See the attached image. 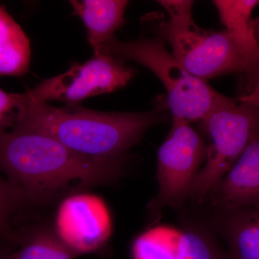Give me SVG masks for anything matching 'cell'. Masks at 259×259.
I'll use <instances>...</instances> for the list:
<instances>
[{
    "mask_svg": "<svg viewBox=\"0 0 259 259\" xmlns=\"http://www.w3.org/2000/svg\"><path fill=\"white\" fill-rule=\"evenodd\" d=\"M238 100L259 107V73L250 82L247 83L245 95L238 97Z\"/></svg>",
    "mask_w": 259,
    "mask_h": 259,
    "instance_id": "obj_18",
    "label": "cell"
},
{
    "mask_svg": "<svg viewBox=\"0 0 259 259\" xmlns=\"http://www.w3.org/2000/svg\"><path fill=\"white\" fill-rule=\"evenodd\" d=\"M100 54L123 63L135 61L152 71L166 90V106L172 117L199 122L231 99L218 93L207 81L189 73L167 51L160 37H141L129 42H120L114 37L100 47L95 55Z\"/></svg>",
    "mask_w": 259,
    "mask_h": 259,
    "instance_id": "obj_3",
    "label": "cell"
},
{
    "mask_svg": "<svg viewBox=\"0 0 259 259\" xmlns=\"http://www.w3.org/2000/svg\"><path fill=\"white\" fill-rule=\"evenodd\" d=\"M213 209H235L259 203V127L231 169L209 194Z\"/></svg>",
    "mask_w": 259,
    "mask_h": 259,
    "instance_id": "obj_9",
    "label": "cell"
},
{
    "mask_svg": "<svg viewBox=\"0 0 259 259\" xmlns=\"http://www.w3.org/2000/svg\"><path fill=\"white\" fill-rule=\"evenodd\" d=\"M74 14L82 20L88 41L96 54L100 47L114 38V33L125 23L129 4L125 0H71Z\"/></svg>",
    "mask_w": 259,
    "mask_h": 259,
    "instance_id": "obj_12",
    "label": "cell"
},
{
    "mask_svg": "<svg viewBox=\"0 0 259 259\" xmlns=\"http://www.w3.org/2000/svg\"><path fill=\"white\" fill-rule=\"evenodd\" d=\"M231 99L199 121L208 140L207 157L192 189L191 198L206 202L209 194L231 169L259 127V107Z\"/></svg>",
    "mask_w": 259,
    "mask_h": 259,
    "instance_id": "obj_5",
    "label": "cell"
},
{
    "mask_svg": "<svg viewBox=\"0 0 259 259\" xmlns=\"http://www.w3.org/2000/svg\"><path fill=\"white\" fill-rule=\"evenodd\" d=\"M136 72L122 61L100 54L83 64L75 63L64 74L44 80L27 94L29 102L47 103L55 100L76 106L88 97L123 88Z\"/></svg>",
    "mask_w": 259,
    "mask_h": 259,
    "instance_id": "obj_7",
    "label": "cell"
},
{
    "mask_svg": "<svg viewBox=\"0 0 259 259\" xmlns=\"http://www.w3.org/2000/svg\"><path fill=\"white\" fill-rule=\"evenodd\" d=\"M168 259H230L210 223L189 221L180 231L172 232Z\"/></svg>",
    "mask_w": 259,
    "mask_h": 259,
    "instance_id": "obj_13",
    "label": "cell"
},
{
    "mask_svg": "<svg viewBox=\"0 0 259 259\" xmlns=\"http://www.w3.org/2000/svg\"><path fill=\"white\" fill-rule=\"evenodd\" d=\"M122 165V160L83 156L35 131L12 127L0 134V170L32 197L51 195L72 182L86 187L112 182Z\"/></svg>",
    "mask_w": 259,
    "mask_h": 259,
    "instance_id": "obj_1",
    "label": "cell"
},
{
    "mask_svg": "<svg viewBox=\"0 0 259 259\" xmlns=\"http://www.w3.org/2000/svg\"><path fill=\"white\" fill-rule=\"evenodd\" d=\"M77 255L57 236L40 233L25 242L10 259H74Z\"/></svg>",
    "mask_w": 259,
    "mask_h": 259,
    "instance_id": "obj_15",
    "label": "cell"
},
{
    "mask_svg": "<svg viewBox=\"0 0 259 259\" xmlns=\"http://www.w3.org/2000/svg\"><path fill=\"white\" fill-rule=\"evenodd\" d=\"M28 102L27 93H7L0 89V134L15 125L20 110Z\"/></svg>",
    "mask_w": 259,
    "mask_h": 259,
    "instance_id": "obj_16",
    "label": "cell"
},
{
    "mask_svg": "<svg viewBox=\"0 0 259 259\" xmlns=\"http://www.w3.org/2000/svg\"><path fill=\"white\" fill-rule=\"evenodd\" d=\"M157 109L146 112H104L28 102L12 127L54 138L75 152L99 159L122 160L151 126L168 120Z\"/></svg>",
    "mask_w": 259,
    "mask_h": 259,
    "instance_id": "obj_2",
    "label": "cell"
},
{
    "mask_svg": "<svg viewBox=\"0 0 259 259\" xmlns=\"http://www.w3.org/2000/svg\"><path fill=\"white\" fill-rule=\"evenodd\" d=\"M253 21H254L255 35H256L257 39H258L259 42V18L253 20Z\"/></svg>",
    "mask_w": 259,
    "mask_h": 259,
    "instance_id": "obj_19",
    "label": "cell"
},
{
    "mask_svg": "<svg viewBox=\"0 0 259 259\" xmlns=\"http://www.w3.org/2000/svg\"><path fill=\"white\" fill-rule=\"evenodd\" d=\"M168 137L158 151V192L150 208H178L191 198L194 182L207 157V142L190 122L172 117Z\"/></svg>",
    "mask_w": 259,
    "mask_h": 259,
    "instance_id": "obj_6",
    "label": "cell"
},
{
    "mask_svg": "<svg viewBox=\"0 0 259 259\" xmlns=\"http://www.w3.org/2000/svg\"><path fill=\"white\" fill-rule=\"evenodd\" d=\"M169 14L158 24L163 41L172 56L189 73L207 81L235 72L245 73L243 57L226 30L209 31L199 28L192 18L193 1H158Z\"/></svg>",
    "mask_w": 259,
    "mask_h": 259,
    "instance_id": "obj_4",
    "label": "cell"
},
{
    "mask_svg": "<svg viewBox=\"0 0 259 259\" xmlns=\"http://www.w3.org/2000/svg\"><path fill=\"white\" fill-rule=\"evenodd\" d=\"M56 236L78 255L102 248L111 234L106 204L97 196L78 194L63 201L56 219Z\"/></svg>",
    "mask_w": 259,
    "mask_h": 259,
    "instance_id": "obj_8",
    "label": "cell"
},
{
    "mask_svg": "<svg viewBox=\"0 0 259 259\" xmlns=\"http://www.w3.org/2000/svg\"><path fill=\"white\" fill-rule=\"evenodd\" d=\"M212 3L244 60L245 74L249 83L259 73V42L251 17L259 0H214Z\"/></svg>",
    "mask_w": 259,
    "mask_h": 259,
    "instance_id": "obj_11",
    "label": "cell"
},
{
    "mask_svg": "<svg viewBox=\"0 0 259 259\" xmlns=\"http://www.w3.org/2000/svg\"><path fill=\"white\" fill-rule=\"evenodd\" d=\"M30 62V41L20 25L0 5V76H21Z\"/></svg>",
    "mask_w": 259,
    "mask_h": 259,
    "instance_id": "obj_14",
    "label": "cell"
},
{
    "mask_svg": "<svg viewBox=\"0 0 259 259\" xmlns=\"http://www.w3.org/2000/svg\"><path fill=\"white\" fill-rule=\"evenodd\" d=\"M212 211L209 223L226 241L230 259H259V203Z\"/></svg>",
    "mask_w": 259,
    "mask_h": 259,
    "instance_id": "obj_10",
    "label": "cell"
},
{
    "mask_svg": "<svg viewBox=\"0 0 259 259\" xmlns=\"http://www.w3.org/2000/svg\"><path fill=\"white\" fill-rule=\"evenodd\" d=\"M23 192L15 185H10L0 180V231L8 223L10 214L18 205Z\"/></svg>",
    "mask_w": 259,
    "mask_h": 259,
    "instance_id": "obj_17",
    "label": "cell"
}]
</instances>
